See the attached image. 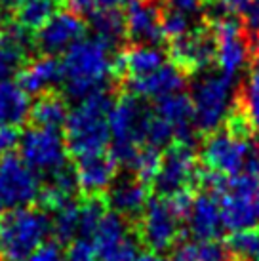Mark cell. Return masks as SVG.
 <instances>
[{"label":"cell","mask_w":259,"mask_h":261,"mask_svg":"<svg viewBox=\"0 0 259 261\" xmlns=\"http://www.w3.org/2000/svg\"><path fill=\"white\" fill-rule=\"evenodd\" d=\"M113 48L97 37L76 40L61 58V92L69 101H82L84 97L109 88L113 76Z\"/></svg>","instance_id":"1"},{"label":"cell","mask_w":259,"mask_h":261,"mask_svg":"<svg viewBox=\"0 0 259 261\" xmlns=\"http://www.w3.org/2000/svg\"><path fill=\"white\" fill-rule=\"evenodd\" d=\"M116 95L109 88L84 97L69 113L65 122V143L72 159L107 151L111 145L109 115L115 107Z\"/></svg>","instance_id":"2"},{"label":"cell","mask_w":259,"mask_h":261,"mask_svg":"<svg viewBox=\"0 0 259 261\" xmlns=\"http://www.w3.org/2000/svg\"><path fill=\"white\" fill-rule=\"evenodd\" d=\"M152 107L147 99L139 95L124 92L116 97L115 107L109 115L111 128V154L115 156L118 166L134 164L137 152L147 145V130L152 118Z\"/></svg>","instance_id":"3"},{"label":"cell","mask_w":259,"mask_h":261,"mask_svg":"<svg viewBox=\"0 0 259 261\" xmlns=\"http://www.w3.org/2000/svg\"><path fill=\"white\" fill-rule=\"evenodd\" d=\"M51 234V218L38 208L0 214V261H27Z\"/></svg>","instance_id":"4"},{"label":"cell","mask_w":259,"mask_h":261,"mask_svg":"<svg viewBox=\"0 0 259 261\" xmlns=\"http://www.w3.org/2000/svg\"><path fill=\"white\" fill-rule=\"evenodd\" d=\"M235 99H237L235 79L223 74L221 71L200 73V76L193 84V94H191L196 132L208 136L212 132L219 130L232 109Z\"/></svg>","instance_id":"5"},{"label":"cell","mask_w":259,"mask_h":261,"mask_svg":"<svg viewBox=\"0 0 259 261\" xmlns=\"http://www.w3.org/2000/svg\"><path fill=\"white\" fill-rule=\"evenodd\" d=\"M219 206L225 229L242 231L259 227V177L240 174L227 177L219 189Z\"/></svg>","instance_id":"6"},{"label":"cell","mask_w":259,"mask_h":261,"mask_svg":"<svg viewBox=\"0 0 259 261\" xmlns=\"http://www.w3.org/2000/svg\"><path fill=\"white\" fill-rule=\"evenodd\" d=\"M42 177L21 154L10 152L0 159V214L31 208L42 193Z\"/></svg>","instance_id":"7"},{"label":"cell","mask_w":259,"mask_h":261,"mask_svg":"<svg viewBox=\"0 0 259 261\" xmlns=\"http://www.w3.org/2000/svg\"><path fill=\"white\" fill-rule=\"evenodd\" d=\"M179 214L173 210L172 202L159 195H151L143 214L136 223L137 239L152 254H164L179 244L181 231Z\"/></svg>","instance_id":"8"},{"label":"cell","mask_w":259,"mask_h":261,"mask_svg":"<svg viewBox=\"0 0 259 261\" xmlns=\"http://www.w3.org/2000/svg\"><path fill=\"white\" fill-rule=\"evenodd\" d=\"M200 172V159H196L194 145L175 141L162 152L160 170L151 185L152 195L172 198L181 191H198Z\"/></svg>","instance_id":"9"},{"label":"cell","mask_w":259,"mask_h":261,"mask_svg":"<svg viewBox=\"0 0 259 261\" xmlns=\"http://www.w3.org/2000/svg\"><path fill=\"white\" fill-rule=\"evenodd\" d=\"M253 139H242L232 136L227 128L208 134L200 147V162L202 166L221 174L225 177L244 174L246 162L250 156V151L253 147Z\"/></svg>","instance_id":"10"},{"label":"cell","mask_w":259,"mask_h":261,"mask_svg":"<svg viewBox=\"0 0 259 261\" xmlns=\"http://www.w3.org/2000/svg\"><path fill=\"white\" fill-rule=\"evenodd\" d=\"M217 40L212 25L191 29L187 35L170 42V59L185 76L206 73L216 61Z\"/></svg>","instance_id":"11"},{"label":"cell","mask_w":259,"mask_h":261,"mask_svg":"<svg viewBox=\"0 0 259 261\" xmlns=\"http://www.w3.org/2000/svg\"><path fill=\"white\" fill-rule=\"evenodd\" d=\"M19 154L25 162H29L36 172H56L58 168L69 162V151L65 143V136L61 130L51 128H38L31 126L21 132L19 141Z\"/></svg>","instance_id":"12"},{"label":"cell","mask_w":259,"mask_h":261,"mask_svg":"<svg viewBox=\"0 0 259 261\" xmlns=\"http://www.w3.org/2000/svg\"><path fill=\"white\" fill-rule=\"evenodd\" d=\"M212 29L216 33L217 40L216 63L219 71L230 79H237V74L244 69L252 54V42L246 35L244 25L230 14L212 23Z\"/></svg>","instance_id":"13"},{"label":"cell","mask_w":259,"mask_h":261,"mask_svg":"<svg viewBox=\"0 0 259 261\" xmlns=\"http://www.w3.org/2000/svg\"><path fill=\"white\" fill-rule=\"evenodd\" d=\"M86 23L76 12H58L42 29L35 33V50L40 56L65 54L72 44L84 38Z\"/></svg>","instance_id":"14"},{"label":"cell","mask_w":259,"mask_h":261,"mask_svg":"<svg viewBox=\"0 0 259 261\" xmlns=\"http://www.w3.org/2000/svg\"><path fill=\"white\" fill-rule=\"evenodd\" d=\"M151 185L143 183L132 172H124L122 175H116L111 187L105 191L109 210L120 214L130 223L136 225L143 214L145 206L151 198Z\"/></svg>","instance_id":"15"},{"label":"cell","mask_w":259,"mask_h":261,"mask_svg":"<svg viewBox=\"0 0 259 261\" xmlns=\"http://www.w3.org/2000/svg\"><path fill=\"white\" fill-rule=\"evenodd\" d=\"M35 50V37L31 31L23 29L19 23H6L0 31V82L17 76L29 63Z\"/></svg>","instance_id":"16"},{"label":"cell","mask_w":259,"mask_h":261,"mask_svg":"<svg viewBox=\"0 0 259 261\" xmlns=\"http://www.w3.org/2000/svg\"><path fill=\"white\" fill-rule=\"evenodd\" d=\"M72 164L76 172L79 189L84 196L105 195V191L118 175V162L111 154V151L72 159Z\"/></svg>","instance_id":"17"},{"label":"cell","mask_w":259,"mask_h":261,"mask_svg":"<svg viewBox=\"0 0 259 261\" xmlns=\"http://www.w3.org/2000/svg\"><path fill=\"white\" fill-rule=\"evenodd\" d=\"M166 65V54L151 44H132L116 51L113 59V76L120 82L149 76Z\"/></svg>","instance_id":"18"},{"label":"cell","mask_w":259,"mask_h":261,"mask_svg":"<svg viewBox=\"0 0 259 261\" xmlns=\"http://www.w3.org/2000/svg\"><path fill=\"white\" fill-rule=\"evenodd\" d=\"M162 8L154 0H128L126 2V37L134 44L157 46L164 40L160 27Z\"/></svg>","instance_id":"19"},{"label":"cell","mask_w":259,"mask_h":261,"mask_svg":"<svg viewBox=\"0 0 259 261\" xmlns=\"http://www.w3.org/2000/svg\"><path fill=\"white\" fill-rule=\"evenodd\" d=\"M189 232L196 240H217L223 234V218H221V206L219 196L212 191L200 189L196 191L193 200V208L187 216Z\"/></svg>","instance_id":"20"},{"label":"cell","mask_w":259,"mask_h":261,"mask_svg":"<svg viewBox=\"0 0 259 261\" xmlns=\"http://www.w3.org/2000/svg\"><path fill=\"white\" fill-rule=\"evenodd\" d=\"M152 109L173 128L175 141L194 145L196 126H194V109L191 95H187L185 92L166 95V97H160L154 101Z\"/></svg>","instance_id":"21"},{"label":"cell","mask_w":259,"mask_h":261,"mask_svg":"<svg viewBox=\"0 0 259 261\" xmlns=\"http://www.w3.org/2000/svg\"><path fill=\"white\" fill-rule=\"evenodd\" d=\"M124 92L139 95L143 99H160L166 95L177 94L185 88V74L181 73L173 63H166L149 76L134 79L122 82Z\"/></svg>","instance_id":"22"},{"label":"cell","mask_w":259,"mask_h":261,"mask_svg":"<svg viewBox=\"0 0 259 261\" xmlns=\"http://www.w3.org/2000/svg\"><path fill=\"white\" fill-rule=\"evenodd\" d=\"M61 82V59L54 56H38L31 59L17 74V84L29 95H40L48 90H54V86Z\"/></svg>","instance_id":"23"},{"label":"cell","mask_w":259,"mask_h":261,"mask_svg":"<svg viewBox=\"0 0 259 261\" xmlns=\"http://www.w3.org/2000/svg\"><path fill=\"white\" fill-rule=\"evenodd\" d=\"M69 99L59 90H48L36 97V101L31 105L29 124L38 128H51L61 130L69 118Z\"/></svg>","instance_id":"24"},{"label":"cell","mask_w":259,"mask_h":261,"mask_svg":"<svg viewBox=\"0 0 259 261\" xmlns=\"http://www.w3.org/2000/svg\"><path fill=\"white\" fill-rule=\"evenodd\" d=\"M29 94L17 82H0V126H21L29 120Z\"/></svg>","instance_id":"25"},{"label":"cell","mask_w":259,"mask_h":261,"mask_svg":"<svg viewBox=\"0 0 259 261\" xmlns=\"http://www.w3.org/2000/svg\"><path fill=\"white\" fill-rule=\"evenodd\" d=\"M90 23H92L94 37L103 40L113 50H116L120 46L124 38H128L126 37V17L118 8L94 14L90 17Z\"/></svg>","instance_id":"26"},{"label":"cell","mask_w":259,"mask_h":261,"mask_svg":"<svg viewBox=\"0 0 259 261\" xmlns=\"http://www.w3.org/2000/svg\"><path fill=\"white\" fill-rule=\"evenodd\" d=\"M59 10V0H27L15 12V23H19L23 29L38 31L50 21Z\"/></svg>","instance_id":"27"},{"label":"cell","mask_w":259,"mask_h":261,"mask_svg":"<svg viewBox=\"0 0 259 261\" xmlns=\"http://www.w3.org/2000/svg\"><path fill=\"white\" fill-rule=\"evenodd\" d=\"M172 261H229V254L216 240H196L177 244L173 248Z\"/></svg>","instance_id":"28"},{"label":"cell","mask_w":259,"mask_h":261,"mask_svg":"<svg viewBox=\"0 0 259 261\" xmlns=\"http://www.w3.org/2000/svg\"><path fill=\"white\" fill-rule=\"evenodd\" d=\"M225 250L230 259L253 261L259 257V227L232 231L225 239Z\"/></svg>","instance_id":"29"},{"label":"cell","mask_w":259,"mask_h":261,"mask_svg":"<svg viewBox=\"0 0 259 261\" xmlns=\"http://www.w3.org/2000/svg\"><path fill=\"white\" fill-rule=\"evenodd\" d=\"M80 227V202L69 204L58 210L51 218V234L58 244H71L72 240L79 239Z\"/></svg>","instance_id":"30"},{"label":"cell","mask_w":259,"mask_h":261,"mask_svg":"<svg viewBox=\"0 0 259 261\" xmlns=\"http://www.w3.org/2000/svg\"><path fill=\"white\" fill-rule=\"evenodd\" d=\"M109 206L103 195L84 196L80 202V227H79V239L92 240L95 231L99 227L103 216L107 214Z\"/></svg>","instance_id":"31"},{"label":"cell","mask_w":259,"mask_h":261,"mask_svg":"<svg viewBox=\"0 0 259 261\" xmlns=\"http://www.w3.org/2000/svg\"><path fill=\"white\" fill-rule=\"evenodd\" d=\"M160 162H162V152L157 147L143 145L137 152L134 164L130 166L128 172H132L134 175H137L139 179L147 185H152L154 177L160 170Z\"/></svg>","instance_id":"32"},{"label":"cell","mask_w":259,"mask_h":261,"mask_svg":"<svg viewBox=\"0 0 259 261\" xmlns=\"http://www.w3.org/2000/svg\"><path fill=\"white\" fill-rule=\"evenodd\" d=\"M240 105L244 107L246 115L250 118V124L253 128V134H259V74L250 73L246 84L237 94Z\"/></svg>","instance_id":"33"},{"label":"cell","mask_w":259,"mask_h":261,"mask_svg":"<svg viewBox=\"0 0 259 261\" xmlns=\"http://www.w3.org/2000/svg\"><path fill=\"white\" fill-rule=\"evenodd\" d=\"M160 27H162V35L166 40L172 42L191 31V17L185 12L170 6L168 10H162L160 14Z\"/></svg>","instance_id":"34"},{"label":"cell","mask_w":259,"mask_h":261,"mask_svg":"<svg viewBox=\"0 0 259 261\" xmlns=\"http://www.w3.org/2000/svg\"><path fill=\"white\" fill-rule=\"evenodd\" d=\"M172 143H175L173 128L166 122L164 118H160L157 113H152V118L151 122H149V130H147V145L157 147V149H164V147L168 149Z\"/></svg>","instance_id":"35"},{"label":"cell","mask_w":259,"mask_h":261,"mask_svg":"<svg viewBox=\"0 0 259 261\" xmlns=\"http://www.w3.org/2000/svg\"><path fill=\"white\" fill-rule=\"evenodd\" d=\"M238 15L250 42L253 44V40L259 37V0H246L238 10Z\"/></svg>","instance_id":"36"},{"label":"cell","mask_w":259,"mask_h":261,"mask_svg":"<svg viewBox=\"0 0 259 261\" xmlns=\"http://www.w3.org/2000/svg\"><path fill=\"white\" fill-rule=\"evenodd\" d=\"M124 2H128V0H69V4L76 14L88 15V17L105 12V10H116L118 6H122Z\"/></svg>","instance_id":"37"},{"label":"cell","mask_w":259,"mask_h":261,"mask_svg":"<svg viewBox=\"0 0 259 261\" xmlns=\"http://www.w3.org/2000/svg\"><path fill=\"white\" fill-rule=\"evenodd\" d=\"M63 261H95V248L92 240L76 239L67 246Z\"/></svg>","instance_id":"38"},{"label":"cell","mask_w":259,"mask_h":261,"mask_svg":"<svg viewBox=\"0 0 259 261\" xmlns=\"http://www.w3.org/2000/svg\"><path fill=\"white\" fill-rule=\"evenodd\" d=\"M21 130L19 126H0V159L19 149Z\"/></svg>","instance_id":"39"},{"label":"cell","mask_w":259,"mask_h":261,"mask_svg":"<svg viewBox=\"0 0 259 261\" xmlns=\"http://www.w3.org/2000/svg\"><path fill=\"white\" fill-rule=\"evenodd\" d=\"M27 261H63V252H61V244L56 240L50 244H44L40 250H36Z\"/></svg>","instance_id":"40"},{"label":"cell","mask_w":259,"mask_h":261,"mask_svg":"<svg viewBox=\"0 0 259 261\" xmlns=\"http://www.w3.org/2000/svg\"><path fill=\"white\" fill-rule=\"evenodd\" d=\"M170 4H172V8H177V10L191 15L200 8L202 0H170Z\"/></svg>","instance_id":"41"},{"label":"cell","mask_w":259,"mask_h":261,"mask_svg":"<svg viewBox=\"0 0 259 261\" xmlns=\"http://www.w3.org/2000/svg\"><path fill=\"white\" fill-rule=\"evenodd\" d=\"M217 2H219V4H223L229 12H237L238 14V10L242 8V4H244L246 0H217Z\"/></svg>","instance_id":"42"},{"label":"cell","mask_w":259,"mask_h":261,"mask_svg":"<svg viewBox=\"0 0 259 261\" xmlns=\"http://www.w3.org/2000/svg\"><path fill=\"white\" fill-rule=\"evenodd\" d=\"M136 261H168L164 259L160 254H152V252H145V254H139L136 257Z\"/></svg>","instance_id":"43"},{"label":"cell","mask_w":259,"mask_h":261,"mask_svg":"<svg viewBox=\"0 0 259 261\" xmlns=\"http://www.w3.org/2000/svg\"><path fill=\"white\" fill-rule=\"evenodd\" d=\"M23 2H27V0H0V6L2 8H15V10H17Z\"/></svg>","instance_id":"44"},{"label":"cell","mask_w":259,"mask_h":261,"mask_svg":"<svg viewBox=\"0 0 259 261\" xmlns=\"http://www.w3.org/2000/svg\"><path fill=\"white\" fill-rule=\"evenodd\" d=\"M252 54H253V59H259V37L252 44Z\"/></svg>","instance_id":"45"},{"label":"cell","mask_w":259,"mask_h":261,"mask_svg":"<svg viewBox=\"0 0 259 261\" xmlns=\"http://www.w3.org/2000/svg\"><path fill=\"white\" fill-rule=\"evenodd\" d=\"M6 27V14H4V10L0 6V31Z\"/></svg>","instance_id":"46"},{"label":"cell","mask_w":259,"mask_h":261,"mask_svg":"<svg viewBox=\"0 0 259 261\" xmlns=\"http://www.w3.org/2000/svg\"><path fill=\"white\" fill-rule=\"evenodd\" d=\"M252 71H253V73H257V74H259V59H253Z\"/></svg>","instance_id":"47"},{"label":"cell","mask_w":259,"mask_h":261,"mask_svg":"<svg viewBox=\"0 0 259 261\" xmlns=\"http://www.w3.org/2000/svg\"><path fill=\"white\" fill-rule=\"evenodd\" d=\"M229 261H237V259H229Z\"/></svg>","instance_id":"48"}]
</instances>
